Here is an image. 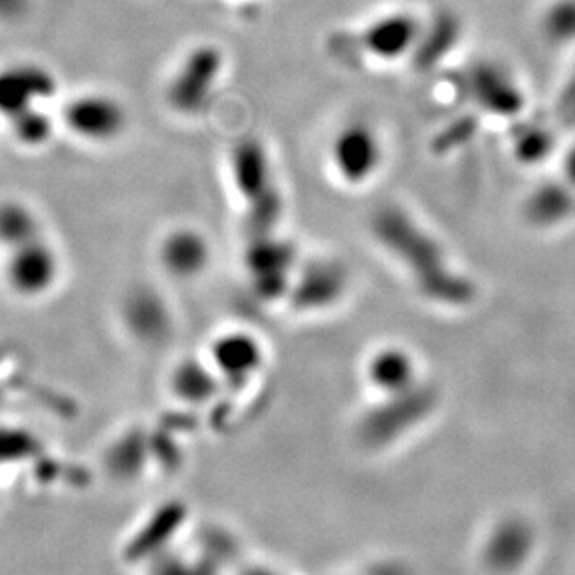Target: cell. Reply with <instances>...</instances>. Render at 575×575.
Instances as JSON below:
<instances>
[{"mask_svg":"<svg viewBox=\"0 0 575 575\" xmlns=\"http://www.w3.org/2000/svg\"><path fill=\"white\" fill-rule=\"evenodd\" d=\"M370 228L379 245L406 267L422 297L449 309L473 303L475 284L450 264L439 241L406 210L383 206L372 215Z\"/></svg>","mask_w":575,"mask_h":575,"instance_id":"cell-1","label":"cell"},{"mask_svg":"<svg viewBox=\"0 0 575 575\" xmlns=\"http://www.w3.org/2000/svg\"><path fill=\"white\" fill-rule=\"evenodd\" d=\"M230 176L245 206L249 236L275 232L282 217V195L264 144L239 141L230 152Z\"/></svg>","mask_w":575,"mask_h":575,"instance_id":"cell-2","label":"cell"},{"mask_svg":"<svg viewBox=\"0 0 575 575\" xmlns=\"http://www.w3.org/2000/svg\"><path fill=\"white\" fill-rule=\"evenodd\" d=\"M60 131L88 148H113L126 139L131 111L126 99L105 88H85L60 99Z\"/></svg>","mask_w":575,"mask_h":575,"instance_id":"cell-3","label":"cell"},{"mask_svg":"<svg viewBox=\"0 0 575 575\" xmlns=\"http://www.w3.org/2000/svg\"><path fill=\"white\" fill-rule=\"evenodd\" d=\"M0 254V282L23 303L51 297L66 277V258L49 234Z\"/></svg>","mask_w":575,"mask_h":575,"instance_id":"cell-4","label":"cell"},{"mask_svg":"<svg viewBox=\"0 0 575 575\" xmlns=\"http://www.w3.org/2000/svg\"><path fill=\"white\" fill-rule=\"evenodd\" d=\"M57 75L34 60H15L0 66V126L38 107H57Z\"/></svg>","mask_w":575,"mask_h":575,"instance_id":"cell-5","label":"cell"},{"mask_svg":"<svg viewBox=\"0 0 575 575\" xmlns=\"http://www.w3.org/2000/svg\"><path fill=\"white\" fill-rule=\"evenodd\" d=\"M223 58L215 49H198L172 73L163 98L170 111L182 118H197L210 107L221 79Z\"/></svg>","mask_w":575,"mask_h":575,"instance_id":"cell-6","label":"cell"},{"mask_svg":"<svg viewBox=\"0 0 575 575\" xmlns=\"http://www.w3.org/2000/svg\"><path fill=\"white\" fill-rule=\"evenodd\" d=\"M331 165L346 185L357 187L370 182L383 161V146L376 129L365 122H350L338 129L331 142Z\"/></svg>","mask_w":575,"mask_h":575,"instance_id":"cell-7","label":"cell"},{"mask_svg":"<svg viewBox=\"0 0 575 575\" xmlns=\"http://www.w3.org/2000/svg\"><path fill=\"white\" fill-rule=\"evenodd\" d=\"M294 266V247L288 241L277 238L275 232L249 236L245 267L260 297L277 299L290 292Z\"/></svg>","mask_w":575,"mask_h":575,"instance_id":"cell-8","label":"cell"},{"mask_svg":"<svg viewBox=\"0 0 575 575\" xmlns=\"http://www.w3.org/2000/svg\"><path fill=\"white\" fill-rule=\"evenodd\" d=\"M157 264L172 281L200 279L211 266L213 249L208 236L197 226H174L157 243Z\"/></svg>","mask_w":575,"mask_h":575,"instance_id":"cell-9","label":"cell"},{"mask_svg":"<svg viewBox=\"0 0 575 575\" xmlns=\"http://www.w3.org/2000/svg\"><path fill=\"white\" fill-rule=\"evenodd\" d=\"M118 320L124 333L142 344H159L172 331L167 299L148 284H137L124 292L118 305Z\"/></svg>","mask_w":575,"mask_h":575,"instance_id":"cell-10","label":"cell"},{"mask_svg":"<svg viewBox=\"0 0 575 575\" xmlns=\"http://www.w3.org/2000/svg\"><path fill=\"white\" fill-rule=\"evenodd\" d=\"M292 305L303 312L333 307L348 290V273L335 260H316L292 284Z\"/></svg>","mask_w":575,"mask_h":575,"instance_id":"cell-11","label":"cell"},{"mask_svg":"<svg viewBox=\"0 0 575 575\" xmlns=\"http://www.w3.org/2000/svg\"><path fill=\"white\" fill-rule=\"evenodd\" d=\"M467 94L486 113L510 116L519 111L521 99L516 86L508 81L505 73L491 66H478L467 77Z\"/></svg>","mask_w":575,"mask_h":575,"instance_id":"cell-12","label":"cell"},{"mask_svg":"<svg viewBox=\"0 0 575 575\" xmlns=\"http://www.w3.org/2000/svg\"><path fill=\"white\" fill-rule=\"evenodd\" d=\"M47 236L42 213L21 197L0 198V253Z\"/></svg>","mask_w":575,"mask_h":575,"instance_id":"cell-13","label":"cell"},{"mask_svg":"<svg viewBox=\"0 0 575 575\" xmlns=\"http://www.w3.org/2000/svg\"><path fill=\"white\" fill-rule=\"evenodd\" d=\"M58 107V105H57ZM57 107H38L4 124L8 139L23 152H40L55 141L60 122Z\"/></svg>","mask_w":575,"mask_h":575,"instance_id":"cell-14","label":"cell"},{"mask_svg":"<svg viewBox=\"0 0 575 575\" xmlns=\"http://www.w3.org/2000/svg\"><path fill=\"white\" fill-rule=\"evenodd\" d=\"M213 363L232 376L249 374L262 361V346L258 340L243 333L230 331L213 342Z\"/></svg>","mask_w":575,"mask_h":575,"instance_id":"cell-15","label":"cell"},{"mask_svg":"<svg viewBox=\"0 0 575 575\" xmlns=\"http://www.w3.org/2000/svg\"><path fill=\"white\" fill-rule=\"evenodd\" d=\"M417 27L411 19L396 15L374 23L366 32V49L381 60H393L406 55L415 42Z\"/></svg>","mask_w":575,"mask_h":575,"instance_id":"cell-16","label":"cell"},{"mask_svg":"<svg viewBox=\"0 0 575 575\" xmlns=\"http://www.w3.org/2000/svg\"><path fill=\"white\" fill-rule=\"evenodd\" d=\"M413 374V363L406 351L387 348L374 355L370 363V376L383 387H400Z\"/></svg>","mask_w":575,"mask_h":575,"instance_id":"cell-17","label":"cell"}]
</instances>
